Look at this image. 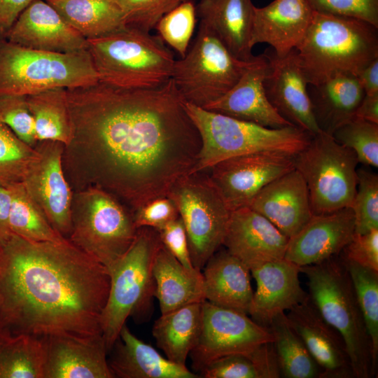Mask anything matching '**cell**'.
<instances>
[{"instance_id":"5bb4252c","label":"cell","mask_w":378,"mask_h":378,"mask_svg":"<svg viewBox=\"0 0 378 378\" xmlns=\"http://www.w3.org/2000/svg\"><path fill=\"white\" fill-rule=\"evenodd\" d=\"M294 156L260 151L230 158L213 165L209 178L230 211L248 206L266 185L295 169Z\"/></svg>"},{"instance_id":"ab89813d","label":"cell","mask_w":378,"mask_h":378,"mask_svg":"<svg viewBox=\"0 0 378 378\" xmlns=\"http://www.w3.org/2000/svg\"><path fill=\"white\" fill-rule=\"evenodd\" d=\"M197 18L195 4L186 0L164 15L154 29L163 42L183 57L190 46Z\"/></svg>"},{"instance_id":"8d00e7d4","label":"cell","mask_w":378,"mask_h":378,"mask_svg":"<svg viewBox=\"0 0 378 378\" xmlns=\"http://www.w3.org/2000/svg\"><path fill=\"white\" fill-rule=\"evenodd\" d=\"M7 187L11 194L8 218L10 232L32 241H61V236L27 194L22 183Z\"/></svg>"},{"instance_id":"7a4b0ae2","label":"cell","mask_w":378,"mask_h":378,"mask_svg":"<svg viewBox=\"0 0 378 378\" xmlns=\"http://www.w3.org/2000/svg\"><path fill=\"white\" fill-rule=\"evenodd\" d=\"M110 288L106 266L68 239L0 240V335L88 337L102 334Z\"/></svg>"},{"instance_id":"52a82bcc","label":"cell","mask_w":378,"mask_h":378,"mask_svg":"<svg viewBox=\"0 0 378 378\" xmlns=\"http://www.w3.org/2000/svg\"><path fill=\"white\" fill-rule=\"evenodd\" d=\"M160 244L156 230L140 227L130 248L108 269L110 288L100 320L108 352L129 317L139 319L151 309L155 288L153 263Z\"/></svg>"},{"instance_id":"e575fe53","label":"cell","mask_w":378,"mask_h":378,"mask_svg":"<svg viewBox=\"0 0 378 378\" xmlns=\"http://www.w3.org/2000/svg\"><path fill=\"white\" fill-rule=\"evenodd\" d=\"M200 372L199 375L204 378L281 377L272 342L261 344L248 354L220 357Z\"/></svg>"},{"instance_id":"bcb514c9","label":"cell","mask_w":378,"mask_h":378,"mask_svg":"<svg viewBox=\"0 0 378 378\" xmlns=\"http://www.w3.org/2000/svg\"><path fill=\"white\" fill-rule=\"evenodd\" d=\"M179 217L176 206L169 196L153 199L133 212L136 228L150 227L158 230Z\"/></svg>"},{"instance_id":"ffe728a7","label":"cell","mask_w":378,"mask_h":378,"mask_svg":"<svg viewBox=\"0 0 378 378\" xmlns=\"http://www.w3.org/2000/svg\"><path fill=\"white\" fill-rule=\"evenodd\" d=\"M289 238L248 206L231 211L223 246L250 271L284 258Z\"/></svg>"},{"instance_id":"4fadbf2b","label":"cell","mask_w":378,"mask_h":378,"mask_svg":"<svg viewBox=\"0 0 378 378\" xmlns=\"http://www.w3.org/2000/svg\"><path fill=\"white\" fill-rule=\"evenodd\" d=\"M273 335L248 314L202 302L201 331L190 355L195 370L211 361L236 354H248L261 344L272 342Z\"/></svg>"},{"instance_id":"816d5d0a","label":"cell","mask_w":378,"mask_h":378,"mask_svg":"<svg viewBox=\"0 0 378 378\" xmlns=\"http://www.w3.org/2000/svg\"><path fill=\"white\" fill-rule=\"evenodd\" d=\"M11 194L9 189L0 185V240L12 233L8 224Z\"/></svg>"},{"instance_id":"7c38bea8","label":"cell","mask_w":378,"mask_h":378,"mask_svg":"<svg viewBox=\"0 0 378 378\" xmlns=\"http://www.w3.org/2000/svg\"><path fill=\"white\" fill-rule=\"evenodd\" d=\"M168 196L184 225L192 263L201 270L223 246L231 211L204 170L181 178Z\"/></svg>"},{"instance_id":"5b68a950","label":"cell","mask_w":378,"mask_h":378,"mask_svg":"<svg viewBox=\"0 0 378 378\" xmlns=\"http://www.w3.org/2000/svg\"><path fill=\"white\" fill-rule=\"evenodd\" d=\"M99 81L121 88L148 89L172 78L175 59L158 35L134 27L88 40Z\"/></svg>"},{"instance_id":"4316f807","label":"cell","mask_w":378,"mask_h":378,"mask_svg":"<svg viewBox=\"0 0 378 378\" xmlns=\"http://www.w3.org/2000/svg\"><path fill=\"white\" fill-rule=\"evenodd\" d=\"M108 361L114 378H198L186 365L163 357L125 324Z\"/></svg>"},{"instance_id":"db71d44e","label":"cell","mask_w":378,"mask_h":378,"mask_svg":"<svg viewBox=\"0 0 378 378\" xmlns=\"http://www.w3.org/2000/svg\"><path fill=\"white\" fill-rule=\"evenodd\" d=\"M1 335H0V342H1Z\"/></svg>"},{"instance_id":"44dd1931","label":"cell","mask_w":378,"mask_h":378,"mask_svg":"<svg viewBox=\"0 0 378 378\" xmlns=\"http://www.w3.org/2000/svg\"><path fill=\"white\" fill-rule=\"evenodd\" d=\"M43 378H114L102 334L43 337Z\"/></svg>"},{"instance_id":"f907efd6","label":"cell","mask_w":378,"mask_h":378,"mask_svg":"<svg viewBox=\"0 0 378 378\" xmlns=\"http://www.w3.org/2000/svg\"><path fill=\"white\" fill-rule=\"evenodd\" d=\"M356 77L365 94H378V58L366 65Z\"/></svg>"},{"instance_id":"603a6c76","label":"cell","mask_w":378,"mask_h":378,"mask_svg":"<svg viewBox=\"0 0 378 378\" xmlns=\"http://www.w3.org/2000/svg\"><path fill=\"white\" fill-rule=\"evenodd\" d=\"M315 10L308 0H274L254 8L251 46L267 43L284 57L304 38Z\"/></svg>"},{"instance_id":"74e56055","label":"cell","mask_w":378,"mask_h":378,"mask_svg":"<svg viewBox=\"0 0 378 378\" xmlns=\"http://www.w3.org/2000/svg\"><path fill=\"white\" fill-rule=\"evenodd\" d=\"M349 272L356 297L372 343L374 364L378 361V271L340 255Z\"/></svg>"},{"instance_id":"b9f144b4","label":"cell","mask_w":378,"mask_h":378,"mask_svg":"<svg viewBox=\"0 0 378 378\" xmlns=\"http://www.w3.org/2000/svg\"><path fill=\"white\" fill-rule=\"evenodd\" d=\"M351 208L355 233L363 234L378 228L377 174L363 168L357 169V188Z\"/></svg>"},{"instance_id":"f5cc1de1","label":"cell","mask_w":378,"mask_h":378,"mask_svg":"<svg viewBox=\"0 0 378 378\" xmlns=\"http://www.w3.org/2000/svg\"><path fill=\"white\" fill-rule=\"evenodd\" d=\"M355 117L378 124V94H365L356 111Z\"/></svg>"},{"instance_id":"277c9868","label":"cell","mask_w":378,"mask_h":378,"mask_svg":"<svg viewBox=\"0 0 378 378\" xmlns=\"http://www.w3.org/2000/svg\"><path fill=\"white\" fill-rule=\"evenodd\" d=\"M299 268L308 280L310 300L324 320L342 336L355 378L377 375L371 340L351 277L340 255Z\"/></svg>"},{"instance_id":"ee69618b","label":"cell","mask_w":378,"mask_h":378,"mask_svg":"<svg viewBox=\"0 0 378 378\" xmlns=\"http://www.w3.org/2000/svg\"><path fill=\"white\" fill-rule=\"evenodd\" d=\"M123 12L127 26L146 31L167 13L186 0H113Z\"/></svg>"},{"instance_id":"9c48e42d","label":"cell","mask_w":378,"mask_h":378,"mask_svg":"<svg viewBox=\"0 0 378 378\" xmlns=\"http://www.w3.org/2000/svg\"><path fill=\"white\" fill-rule=\"evenodd\" d=\"M69 240L107 269L130 248L138 232L132 211L95 187L74 191Z\"/></svg>"},{"instance_id":"3957f363","label":"cell","mask_w":378,"mask_h":378,"mask_svg":"<svg viewBox=\"0 0 378 378\" xmlns=\"http://www.w3.org/2000/svg\"><path fill=\"white\" fill-rule=\"evenodd\" d=\"M309 84L356 76L378 58V27L352 17L315 11L295 48Z\"/></svg>"},{"instance_id":"f546056e","label":"cell","mask_w":378,"mask_h":378,"mask_svg":"<svg viewBox=\"0 0 378 378\" xmlns=\"http://www.w3.org/2000/svg\"><path fill=\"white\" fill-rule=\"evenodd\" d=\"M308 93L316 124L332 135L355 118L365 92L357 78L341 75L318 85H308Z\"/></svg>"},{"instance_id":"681fc988","label":"cell","mask_w":378,"mask_h":378,"mask_svg":"<svg viewBox=\"0 0 378 378\" xmlns=\"http://www.w3.org/2000/svg\"><path fill=\"white\" fill-rule=\"evenodd\" d=\"M34 0H0V38L6 33L22 11Z\"/></svg>"},{"instance_id":"30bf717a","label":"cell","mask_w":378,"mask_h":378,"mask_svg":"<svg viewBox=\"0 0 378 378\" xmlns=\"http://www.w3.org/2000/svg\"><path fill=\"white\" fill-rule=\"evenodd\" d=\"M294 161L295 169L306 182L312 214L351 207L359 163L351 149L321 131L311 136Z\"/></svg>"},{"instance_id":"83f0119b","label":"cell","mask_w":378,"mask_h":378,"mask_svg":"<svg viewBox=\"0 0 378 378\" xmlns=\"http://www.w3.org/2000/svg\"><path fill=\"white\" fill-rule=\"evenodd\" d=\"M203 269L205 300L248 315L253 295L250 270L226 248L216 251Z\"/></svg>"},{"instance_id":"7bdbcfd3","label":"cell","mask_w":378,"mask_h":378,"mask_svg":"<svg viewBox=\"0 0 378 378\" xmlns=\"http://www.w3.org/2000/svg\"><path fill=\"white\" fill-rule=\"evenodd\" d=\"M0 121L31 147L38 142L26 96L0 95Z\"/></svg>"},{"instance_id":"60d3db41","label":"cell","mask_w":378,"mask_h":378,"mask_svg":"<svg viewBox=\"0 0 378 378\" xmlns=\"http://www.w3.org/2000/svg\"><path fill=\"white\" fill-rule=\"evenodd\" d=\"M332 136L351 149L358 162L378 167V124L355 117L336 130Z\"/></svg>"},{"instance_id":"d4e9b609","label":"cell","mask_w":378,"mask_h":378,"mask_svg":"<svg viewBox=\"0 0 378 378\" xmlns=\"http://www.w3.org/2000/svg\"><path fill=\"white\" fill-rule=\"evenodd\" d=\"M266 69L263 54L257 56L230 90L204 108L266 127L293 125L276 111L266 96L263 85Z\"/></svg>"},{"instance_id":"2e32d148","label":"cell","mask_w":378,"mask_h":378,"mask_svg":"<svg viewBox=\"0 0 378 378\" xmlns=\"http://www.w3.org/2000/svg\"><path fill=\"white\" fill-rule=\"evenodd\" d=\"M267 69L263 85L266 96L276 111L293 126L313 136L319 130L308 93L309 83L297 50L279 57L270 48L262 53Z\"/></svg>"},{"instance_id":"f6af8a7d","label":"cell","mask_w":378,"mask_h":378,"mask_svg":"<svg viewBox=\"0 0 378 378\" xmlns=\"http://www.w3.org/2000/svg\"><path fill=\"white\" fill-rule=\"evenodd\" d=\"M315 11L358 18L378 27V0H308Z\"/></svg>"},{"instance_id":"ba28073f","label":"cell","mask_w":378,"mask_h":378,"mask_svg":"<svg viewBox=\"0 0 378 378\" xmlns=\"http://www.w3.org/2000/svg\"><path fill=\"white\" fill-rule=\"evenodd\" d=\"M98 81L88 50L53 52L25 48L0 38V95L28 96Z\"/></svg>"},{"instance_id":"484cf974","label":"cell","mask_w":378,"mask_h":378,"mask_svg":"<svg viewBox=\"0 0 378 378\" xmlns=\"http://www.w3.org/2000/svg\"><path fill=\"white\" fill-rule=\"evenodd\" d=\"M200 23L211 29L238 59L251 61V35L255 6L251 0H200Z\"/></svg>"},{"instance_id":"6da1fadb","label":"cell","mask_w":378,"mask_h":378,"mask_svg":"<svg viewBox=\"0 0 378 378\" xmlns=\"http://www.w3.org/2000/svg\"><path fill=\"white\" fill-rule=\"evenodd\" d=\"M66 90L73 131L62 166L73 191L102 189L133 213L192 173L201 139L172 78L148 89L98 81Z\"/></svg>"},{"instance_id":"c3c4849f","label":"cell","mask_w":378,"mask_h":378,"mask_svg":"<svg viewBox=\"0 0 378 378\" xmlns=\"http://www.w3.org/2000/svg\"><path fill=\"white\" fill-rule=\"evenodd\" d=\"M157 231L161 243L169 252L186 268L195 269L190 258L186 231L180 216Z\"/></svg>"},{"instance_id":"d6986e66","label":"cell","mask_w":378,"mask_h":378,"mask_svg":"<svg viewBox=\"0 0 378 378\" xmlns=\"http://www.w3.org/2000/svg\"><path fill=\"white\" fill-rule=\"evenodd\" d=\"M355 233L351 207L314 215L290 237L284 258L298 267L321 262L338 255Z\"/></svg>"},{"instance_id":"8fae6325","label":"cell","mask_w":378,"mask_h":378,"mask_svg":"<svg viewBox=\"0 0 378 378\" xmlns=\"http://www.w3.org/2000/svg\"><path fill=\"white\" fill-rule=\"evenodd\" d=\"M256 57L238 59L200 23L185 56L175 59L172 79L186 102L204 108L230 90Z\"/></svg>"},{"instance_id":"836d02e7","label":"cell","mask_w":378,"mask_h":378,"mask_svg":"<svg viewBox=\"0 0 378 378\" xmlns=\"http://www.w3.org/2000/svg\"><path fill=\"white\" fill-rule=\"evenodd\" d=\"M281 377L323 378L321 369L289 324L286 313L276 315L268 328Z\"/></svg>"},{"instance_id":"d590c367","label":"cell","mask_w":378,"mask_h":378,"mask_svg":"<svg viewBox=\"0 0 378 378\" xmlns=\"http://www.w3.org/2000/svg\"><path fill=\"white\" fill-rule=\"evenodd\" d=\"M43 337L28 335L3 338L0 342V378H43Z\"/></svg>"},{"instance_id":"1f68e13d","label":"cell","mask_w":378,"mask_h":378,"mask_svg":"<svg viewBox=\"0 0 378 378\" xmlns=\"http://www.w3.org/2000/svg\"><path fill=\"white\" fill-rule=\"evenodd\" d=\"M85 38H99L127 27L113 0H45Z\"/></svg>"},{"instance_id":"cb8c5ba5","label":"cell","mask_w":378,"mask_h":378,"mask_svg":"<svg viewBox=\"0 0 378 378\" xmlns=\"http://www.w3.org/2000/svg\"><path fill=\"white\" fill-rule=\"evenodd\" d=\"M248 206L266 218L288 238L313 215L306 182L296 169L266 185Z\"/></svg>"},{"instance_id":"e0dca14e","label":"cell","mask_w":378,"mask_h":378,"mask_svg":"<svg viewBox=\"0 0 378 378\" xmlns=\"http://www.w3.org/2000/svg\"><path fill=\"white\" fill-rule=\"evenodd\" d=\"M19 46L68 53L88 50V41L50 4L34 0L19 15L5 37Z\"/></svg>"},{"instance_id":"f1b7e54d","label":"cell","mask_w":378,"mask_h":378,"mask_svg":"<svg viewBox=\"0 0 378 378\" xmlns=\"http://www.w3.org/2000/svg\"><path fill=\"white\" fill-rule=\"evenodd\" d=\"M153 276L161 314L205 300L201 271L184 267L161 241L155 256Z\"/></svg>"},{"instance_id":"9a60e30c","label":"cell","mask_w":378,"mask_h":378,"mask_svg":"<svg viewBox=\"0 0 378 378\" xmlns=\"http://www.w3.org/2000/svg\"><path fill=\"white\" fill-rule=\"evenodd\" d=\"M64 146L55 141H38L34 146L37 155L22 183L52 227L69 239L74 191L63 169Z\"/></svg>"},{"instance_id":"8992f818","label":"cell","mask_w":378,"mask_h":378,"mask_svg":"<svg viewBox=\"0 0 378 378\" xmlns=\"http://www.w3.org/2000/svg\"><path fill=\"white\" fill-rule=\"evenodd\" d=\"M185 108L201 139L197 162L192 173L206 170L220 161L248 153L279 151L295 155L308 144L312 136L293 125L270 128L186 102Z\"/></svg>"},{"instance_id":"f35d334b","label":"cell","mask_w":378,"mask_h":378,"mask_svg":"<svg viewBox=\"0 0 378 378\" xmlns=\"http://www.w3.org/2000/svg\"><path fill=\"white\" fill-rule=\"evenodd\" d=\"M36 155L34 147L0 121V185L6 187L22 182Z\"/></svg>"},{"instance_id":"d6a6232c","label":"cell","mask_w":378,"mask_h":378,"mask_svg":"<svg viewBox=\"0 0 378 378\" xmlns=\"http://www.w3.org/2000/svg\"><path fill=\"white\" fill-rule=\"evenodd\" d=\"M38 141L66 145L72 136V120L66 88H56L26 96Z\"/></svg>"},{"instance_id":"7dc6e473","label":"cell","mask_w":378,"mask_h":378,"mask_svg":"<svg viewBox=\"0 0 378 378\" xmlns=\"http://www.w3.org/2000/svg\"><path fill=\"white\" fill-rule=\"evenodd\" d=\"M360 265L378 271V228L366 233H354L340 253Z\"/></svg>"},{"instance_id":"ac0fdd59","label":"cell","mask_w":378,"mask_h":378,"mask_svg":"<svg viewBox=\"0 0 378 378\" xmlns=\"http://www.w3.org/2000/svg\"><path fill=\"white\" fill-rule=\"evenodd\" d=\"M286 315L321 369L323 378H355L342 336L324 320L309 296Z\"/></svg>"},{"instance_id":"4dcf8cb0","label":"cell","mask_w":378,"mask_h":378,"mask_svg":"<svg viewBox=\"0 0 378 378\" xmlns=\"http://www.w3.org/2000/svg\"><path fill=\"white\" fill-rule=\"evenodd\" d=\"M203 302L161 314L153 324L152 334L158 346L174 363L186 365L188 356L197 344L202 327Z\"/></svg>"},{"instance_id":"7402d4cb","label":"cell","mask_w":378,"mask_h":378,"mask_svg":"<svg viewBox=\"0 0 378 378\" xmlns=\"http://www.w3.org/2000/svg\"><path fill=\"white\" fill-rule=\"evenodd\" d=\"M256 282L248 314L258 324L268 328L272 319L308 298L300 286L298 265L281 258L251 270Z\"/></svg>"}]
</instances>
